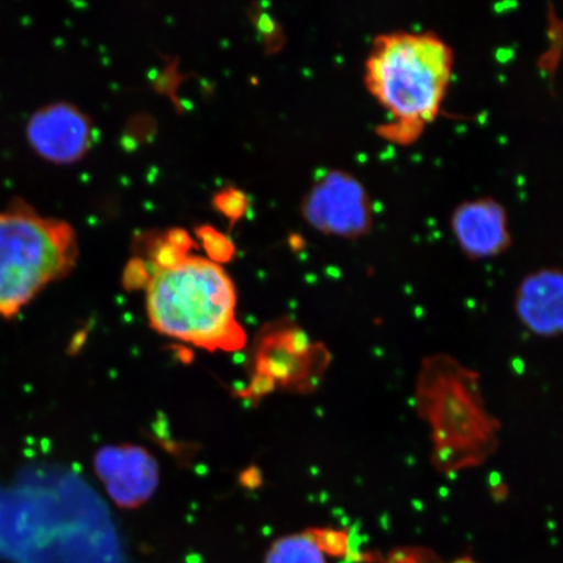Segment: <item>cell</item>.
Wrapping results in <instances>:
<instances>
[{
  "mask_svg": "<svg viewBox=\"0 0 563 563\" xmlns=\"http://www.w3.org/2000/svg\"><path fill=\"white\" fill-rule=\"evenodd\" d=\"M454 69L452 46L431 31H393L373 40L364 86L390 115L378 135L411 144L439 117Z\"/></svg>",
  "mask_w": 563,
  "mask_h": 563,
  "instance_id": "obj_1",
  "label": "cell"
},
{
  "mask_svg": "<svg viewBox=\"0 0 563 563\" xmlns=\"http://www.w3.org/2000/svg\"><path fill=\"white\" fill-rule=\"evenodd\" d=\"M415 407L431 429V463L440 474L481 467L497 453L501 422L485 405L481 373L452 355H429L421 362Z\"/></svg>",
  "mask_w": 563,
  "mask_h": 563,
  "instance_id": "obj_2",
  "label": "cell"
},
{
  "mask_svg": "<svg viewBox=\"0 0 563 563\" xmlns=\"http://www.w3.org/2000/svg\"><path fill=\"white\" fill-rule=\"evenodd\" d=\"M236 288L214 260L183 256L154 267L146 282V312L156 332L208 351L242 350Z\"/></svg>",
  "mask_w": 563,
  "mask_h": 563,
  "instance_id": "obj_3",
  "label": "cell"
},
{
  "mask_svg": "<svg viewBox=\"0 0 563 563\" xmlns=\"http://www.w3.org/2000/svg\"><path fill=\"white\" fill-rule=\"evenodd\" d=\"M77 253L69 223L19 201L0 210V317L13 319L47 285L65 277Z\"/></svg>",
  "mask_w": 563,
  "mask_h": 563,
  "instance_id": "obj_4",
  "label": "cell"
},
{
  "mask_svg": "<svg viewBox=\"0 0 563 563\" xmlns=\"http://www.w3.org/2000/svg\"><path fill=\"white\" fill-rule=\"evenodd\" d=\"M257 389L312 394L322 385L332 354L291 321L274 323L260 340Z\"/></svg>",
  "mask_w": 563,
  "mask_h": 563,
  "instance_id": "obj_5",
  "label": "cell"
},
{
  "mask_svg": "<svg viewBox=\"0 0 563 563\" xmlns=\"http://www.w3.org/2000/svg\"><path fill=\"white\" fill-rule=\"evenodd\" d=\"M309 227L321 234L362 238L373 227V206L363 183L347 172L333 168L309 188L301 203Z\"/></svg>",
  "mask_w": 563,
  "mask_h": 563,
  "instance_id": "obj_6",
  "label": "cell"
},
{
  "mask_svg": "<svg viewBox=\"0 0 563 563\" xmlns=\"http://www.w3.org/2000/svg\"><path fill=\"white\" fill-rule=\"evenodd\" d=\"M26 137L40 156L69 164L87 153L93 129L87 115L69 103H51L34 111L26 123Z\"/></svg>",
  "mask_w": 563,
  "mask_h": 563,
  "instance_id": "obj_7",
  "label": "cell"
},
{
  "mask_svg": "<svg viewBox=\"0 0 563 563\" xmlns=\"http://www.w3.org/2000/svg\"><path fill=\"white\" fill-rule=\"evenodd\" d=\"M450 229L461 251L471 260L503 255L511 245L509 216L493 197H476L457 206Z\"/></svg>",
  "mask_w": 563,
  "mask_h": 563,
  "instance_id": "obj_8",
  "label": "cell"
},
{
  "mask_svg": "<svg viewBox=\"0 0 563 563\" xmlns=\"http://www.w3.org/2000/svg\"><path fill=\"white\" fill-rule=\"evenodd\" d=\"M520 322L534 335L555 338L563 329V278L560 269L547 267L528 274L516 294Z\"/></svg>",
  "mask_w": 563,
  "mask_h": 563,
  "instance_id": "obj_9",
  "label": "cell"
},
{
  "mask_svg": "<svg viewBox=\"0 0 563 563\" xmlns=\"http://www.w3.org/2000/svg\"><path fill=\"white\" fill-rule=\"evenodd\" d=\"M264 563H327V555L308 531L286 534L274 541Z\"/></svg>",
  "mask_w": 563,
  "mask_h": 563,
  "instance_id": "obj_10",
  "label": "cell"
},
{
  "mask_svg": "<svg viewBox=\"0 0 563 563\" xmlns=\"http://www.w3.org/2000/svg\"><path fill=\"white\" fill-rule=\"evenodd\" d=\"M308 532L323 554L335 555V558L347 554L350 539L346 531L333 530V528H312Z\"/></svg>",
  "mask_w": 563,
  "mask_h": 563,
  "instance_id": "obj_11",
  "label": "cell"
},
{
  "mask_svg": "<svg viewBox=\"0 0 563 563\" xmlns=\"http://www.w3.org/2000/svg\"><path fill=\"white\" fill-rule=\"evenodd\" d=\"M202 242L206 244L210 256L220 260L222 256H229L231 246L229 239L218 234L213 229H206L201 231Z\"/></svg>",
  "mask_w": 563,
  "mask_h": 563,
  "instance_id": "obj_12",
  "label": "cell"
},
{
  "mask_svg": "<svg viewBox=\"0 0 563 563\" xmlns=\"http://www.w3.org/2000/svg\"><path fill=\"white\" fill-rule=\"evenodd\" d=\"M245 199L242 194L228 191L218 196V207L221 208L229 217L242 214L244 210Z\"/></svg>",
  "mask_w": 563,
  "mask_h": 563,
  "instance_id": "obj_13",
  "label": "cell"
},
{
  "mask_svg": "<svg viewBox=\"0 0 563 563\" xmlns=\"http://www.w3.org/2000/svg\"><path fill=\"white\" fill-rule=\"evenodd\" d=\"M453 563H476V562H474L473 560H470V559H462V560L455 561Z\"/></svg>",
  "mask_w": 563,
  "mask_h": 563,
  "instance_id": "obj_14",
  "label": "cell"
}]
</instances>
